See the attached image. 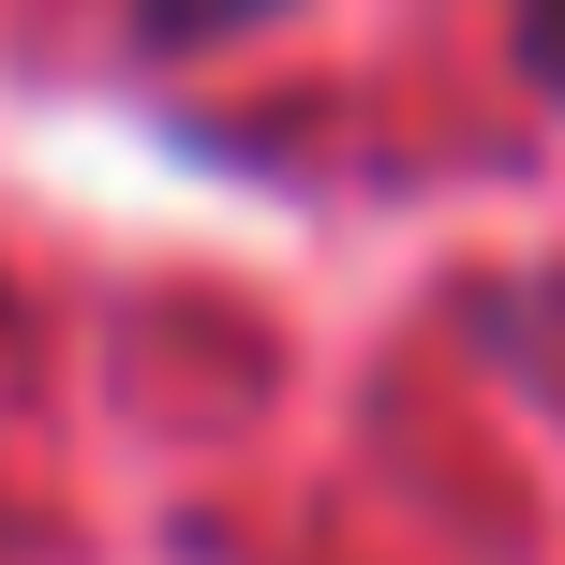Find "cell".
Returning <instances> with one entry per match:
<instances>
[{"instance_id":"1","label":"cell","mask_w":565,"mask_h":565,"mask_svg":"<svg viewBox=\"0 0 565 565\" xmlns=\"http://www.w3.org/2000/svg\"><path fill=\"white\" fill-rule=\"evenodd\" d=\"M135 15H149V30H164V45H209V30H254V15H268V0H135Z\"/></svg>"},{"instance_id":"2","label":"cell","mask_w":565,"mask_h":565,"mask_svg":"<svg viewBox=\"0 0 565 565\" xmlns=\"http://www.w3.org/2000/svg\"><path fill=\"white\" fill-rule=\"evenodd\" d=\"M521 60H536V75L565 89V0H521Z\"/></svg>"}]
</instances>
